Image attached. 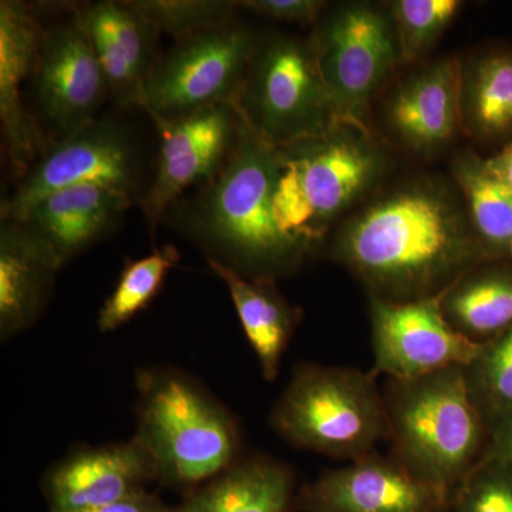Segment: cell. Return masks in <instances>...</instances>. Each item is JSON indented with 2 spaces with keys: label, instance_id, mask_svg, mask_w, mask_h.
Here are the masks:
<instances>
[{
  "label": "cell",
  "instance_id": "obj_6",
  "mask_svg": "<svg viewBox=\"0 0 512 512\" xmlns=\"http://www.w3.org/2000/svg\"><path fill=\"white\" fill-rule=\"evenodd\" d=\"M292 446L355 461L389 437L386 404L376 372L299 365L269 417Z\"/></svg>",
  "mask_w": 512,
  "mask_h": 512
},
{
  "label": "cell",
  "instance_id": "obj_31",
  "mask_svg": "<svg viewBox=\"0 0 512 512\" xmlns=\"http://www.w3.org/2000/svg\"><path fill=\"white\" fill-rule=\"evenodd\" d=\"M238 8L251 10L266 18L284 22L309 23L319 18L325 9L320 0H247L237 2Z\"/></svg>",
  "mask_w": 512,
  "mask_h": 512
},
{
  "label": "cell",
  "instance_id": "obj_24",
  "mask_svg": "<svg viewBox=\"0 0 512 512\" xmlns=\"http://www.w3.org/2000/svg\"><path fill=\"white\" fill-rule=\"evenodd\" d=\"M454 181L474 234L488 262L511 259L512 191L494 174L485 158L461 153L453 163Z\"/></svg>",
  "mask_w": 512,
  "mask_h": 512
},
{
  "label": "cell",
  "instance_id": "obj_28",
  "mask_svg": "<svg viewBox=\"0 0 512 512\" xmlns=\"http://www.w3.org/2000/svg\"><path fill=\"white\" fill-rule=\"evenodd\" d=\"M131 6L154 26L180 40L227 28L234 23L237 2L224 0H133Z\"/></svg>",
  "mask_w": 512,
  "mask_h": 512
},
{
  "label": "cell",
  "instance_id": "obj_7",
  "mask_svg": "<svg viewBox=\"0 0 512 512\" xmlns=\"http://www.w3.org/2000/svg\"><path fill=\"white\" fill-rule=\"evenodd\" d=\"M239 116L275 147L339 124L311 43L275 35L259 43L234 101Z\"/></svg>",
  "mask_w": 512,
  "mask_h": 512
},
{
  "label": "cell",
  "instance_id": "obj_5",
  "mask_svg": "<svg viewBox=\"0 0 512 512\" xmlns=\"http://www.w3.org/2000/svg\"><path fill=\"white\" fill-rule=\"evenodd\" d=\"M278 151L275 221L282 234L308 255L386 167L383 150L369 130L349 123Z\"/></svg>",
  "mask_w": 512,
  "mask_h": 512
},
{
  "label": "cell",
  "instance_id": "obj_34",
  "mask_svg": "<svg viewBox=\"0 0 512 512\" xmlns=\"http://www.w3.org/2000/svg\"><path fill=\"white\" fill-rule=\"evenodd\" d=\"M494 174L512 191V141L491 158H487Z\"/></svg>",
  "mask_w": 512,
  "mask_h": 512
},
{
  "label": "cell",
  "instance_id": "obj_17",
  "mask_svg": "<svg viewBox=\"0 0 512 512\" xmlns=\"http://www.w3.org/2000/svg\"><path fill=\"white\" fill-rule=\"evenodd\" d=\"M43 30L28 5L0 2V120L16 173L26 174L43 140L22 103V84L35 74Z\"/></svg>",
  "mask_w": 512,
  "mask_h": 512
},
{
  "label": "cell",
  "instance_id": "obj_18",
  "mask_svg": "<svg viewBox=\"0 0 512 512\" xmlns=\"http://www.w3.org/2000/svg\"><path fill=\"white\" fill-rule=\"evenodd\" d=\"M131 194L86 184L47 195L18 221L66 265L99 241L130 207Z\"/></svg>",
  "mask_w": 512,
  "mask_h": 512
},
{
  "label": "cell",
  "instance_id": "obj_1",
  "mask_svg": "<svg viewBox=\"0 0 512 512\" xmlns=\"http://www.w3.org/2000/svg\"><path fill=\"white\" fill-rule=\"evenodd\" d=\"M333 256L370 296L413 302L443 296L488 262L463 202L436 181H414L370 202L343 225Z\"/></svg>",
  "mask_w": 512,
  "mask_h": 512
},
{
  "label": "cell",
  "instance_id": "obj_27",
  "mask_svg": "<svg viewBox=\"0 0 512 512\" xmlns=\"http://www.w3.org/2000/svg\"><path fill=\"white\" fill-rule=\"evenodd\" d=\"M468 387L488 426L512 414V326L483 343L466 367Z\"/></svg>",
  "mask_w": 512,
  "mask_h": 512
},
{
  "label": "cell",
  "instance_id": "obj_33",
  "mask_svg": "<svg viewBox=\"0 0 512 512\" xmlns=\"http://www.w3.org/2000/svg\"><path fill=\"white\" fill-rule=\"evenodd\" d=\"M484 457L494 458L512 467V414L495 421L491 427L490 444Z\"/></svg>",
  "mask_w": 512,
  "mask_h": 512
},
{
  "label": "cell",
  "instance_id": "obj_3",
  "mask_svg": "<svg viewBox=\"0 0 512 512\" xmlns=\"http://www.w3.org/2000/svg\"><path fill=\"white\" fill-rule=\"evenodd\" d=\"M134 437L157 483L190 494L244 456L237 417L195 377L170 366L138 370Z\"/></svg>",
  "mask_w": 512,
  "mask_h": 512
},
{
  "label": "cell",
  "instance_id": "obj_13",
  "mask_svg": "<svg viewBox=\"0 0 512 512\" xmlns=\"http://www.w3.org/2000/svg\"><path fill=\"white\" fill-rule=\"evenodd\" d=\"M451 501L447 488L421 480L394 457L370 453L303 487L295 507L302 512H450Z\"/></svg>",
  "mask_w": 512,
  "mask_h": 512
},
{
  "label": "cell",
  "instance_id": "obj_9",
  "mask_svg": "<svg viewBox=\"0 0 512 512\" xmlns=\"http://www.w3.org/2000/svg\"><path fill=\"white\" fill-rule=\"evenodd\" d=\"M309 43L339 123L366 128L370 101L402 62L390 16L365 3L342 6L320 22Z\"/></svg>",
  "mask_w": 512,
  "mask_h": 512
},
{
  "label": "cell",
  "instance_id": "obj_29",
  "mask_svg": "<svg viewBox=\"0 0 512 512\" xmlns=\"http://www.w3.org/2000/svg\"><path fill=\"white\" fill-rule=\"evenodd\" d=\"M457 0H397L390 3L402 60H414L436 43L457 15Z\"/></svg>",
  "mask_w": 512,
  "mask_h": 512
},
{
  "label": "cell",
  "instance_id": "obj_21",
  "mask_svg": "<svg viewBox=\"0 0 512 512\" xmlns=\"http://www.w3.org/2000/svg\"><path fill=\"white\" fill-rule=\"evenodd\" d=\"M295 487V473L284 461L265 454H244L187 494L174 512H291Z\"/></svg>",
  "mask_w": 512,
  "mask_h": 512
},
{
  "label": "cell",
  "instance_id": "obj_14",
  "mask_svg": "<svg viewBox=\"0 0 512 512\" xmlns=\"http://www.w3.org/2000/svg\"><path fill=\"white\" fill-rule=\"evenodd\" d=\"M35 84L43 113L62 137L97 120L109 89L92 40L77 16L43 33Z\"/></svg>",
  "mask_w": 512,
  "mask_h": 512
},
{
  "label": "cell",
  "instance_id": "obj_25",
  "mask_svg": "<svg viewBox=\"0 0 512 512\" xmlns=\"http://www.w3.org/2000/svg\"><path fill=\"white\" fill-rule=\"evenodd\" d=\"M461 111L474 136L495 140L512 134V52L487 53L463 70Z\"/></svg>",
  "mask_w": 512,
  "mask_h": 512
},
{
  "label": "cell",
  "instance_id": "obj_2",
  "mask_svg": "<svg viewBox=\"0 0 512 512\" xmlns=\"http://www.w3.org/2000/svg\"><path fill=\"white\" fill-rule=\"evenodd\" d=\"M278 174V147L239 116L235 146L198 212V234L210 248L208 258L248 278L274 281L302 264L308 254L275 221Z\"/></svg>",
  "mask_w": 512,
  "mask_h": 512
},
{
  "label": "cell",
  "instance_id": "obj_22",
  "mask_svg": "<svg viewBox=\"0 0 512 512\" xmlns=\"http://www.w3.org/2000/svg\"><path fill=\"white\" fill-rule=\"evenodd\" d=\"M207 261L215 275L227 285L262 376L266 382H274L301 323V309L286 301L274 279L248 278L215 259L207 258Z\"/></svg>",
  "mask_w": 512,
  "mask_h": 512
},
{
  "label": "cell",
  "instance_id": "obj_19",
  "mask_svg": "<svg viewBox=\"0 0 512 512\" xmlns=\"http://www.w3.org/2000/svg\"><path fill=\"white\" fill-rule=\"evenodd\" d=\"M461 84L463 66L453 57L413 74L387 103L393 133L416 151L443 147L463 124Z\"/></svg>",
  "mask_w": 512,
  "mask_h": 512
},
{
  "label": "cell",
  "instance_id": "obj_32",
  "mask_svg": "<svg viewBox=\"0 0 512 512\" xmlns=\"http://www.w3.org/2000/svg\"><path fill=\"white\" fill-rule=\"evenodd\" d=\"M72 512H174V508L165 504L158 495L143 491L113 503Z\"/></svg>",
  "mask_w": 512,
  "mask_h": 512
},
{
  "label": "cell",
  "instance_id": "obj_15",
  "mask_svg": "<svg viewBox=\"0 0 512 512\" xmlns=\"http://www.w3.org/2000/svg\"><path fill=\"white\" fill-rule=\"evenodd\" d=\"M151 483H157L153 458L131 437L103 446L74 447L47 468L42 490L49 512H72L143 493Z\"/></svg>",
  "mask_w": 512,
  "mask_h": 512
},
{
  "label": "cell",
  "instance_id": "obj_20",
  "mask_svg": "<svg viewBox=\"0 0 512 512\" xmlns=\"http://www.w3.org/2000/svg\"><path fill=\"white\" fill-rule=\"evenodd\" d=\"M62 268L49 251L18 221L0 225V339L32 328L45 311L53 281Z\"/></svg>",
  "mask_w": 512,
  "mask_h": 512
},
{
  "label": "cell",
  "instance_id": "obj_8",
  "mask_svg": "<svg viewBox=\"0 0 512 512\" xmlns=\"http://www.w3.org/2000/svg\"><path fill=\"white\" fill-rule=\"evenodd\" d=\"M259 43L252 30L234 23L180 40L154 63L141 107L153 120H173L234 103Z\"/></svg>",
  "mask_w": 512,
  "mask_h": 512
},
{
  "label": "cell",
  "instance_id": "obj_4",
  "mask_svg": "<svg viewBox=\"0 0 512 512\" xmlns=\"http://www.w3.org/2000/svg\"><path fill=\"white\" fill-rule=\"evenodd\" d=\"M383 397L393 457L421 480L454 494L483 460L491 436L471 396L466 367L390 379Z\"/></svg>",
  "mask_w": 512,
  "mask_h": 512
},
{
  "label": "cell",
  "instance_id": "obj_23",
  "mask_svg": "<svg viewBox=\"0 0 512 512\" xmlns=\"http://www.w3.org/2000/svg\"><path fill=\"white\" fill-rule=\"evenodd\" d=\"M441 309L467 339L485 343L512 326V261L485 262L456 282Z\"/></svg>",
  "mask_w": 512,
  "mask_h": 512
},
{
  "label": "cell",
  "instance_id": "obj_16",
  "mask_svg": "<svg viewBox=\"0 0 512 512\" xmlns=\"http://www.w3.org/2000/svg\"><path fill=\"white\" fill-rule=\"evenodd\" d=\"M76 16L92 40L110 96L123 107L143 106L158 30L130 2L92 3Z\"/></svg>",
  "mask_w": 512,
  "mask_h": 512
},
{
  "label": "cell",
  "instance_id": "obj_35",
  "mask_svg": "<svg viewBox=\"0 0 512 512\" xmlns=\"http://www.w3.org/2000/svg\"><path fill=\"white\" fill-rule=\"evenodd\" d=\"M511 261H512V249H511Z\"/></svg>",
  "mask_w": 512,
  "mask_h": 512
},
{
  "label": "cell",
  "instance_id": "obj_26",
  "mask_svg": "<svg viewBox=\"0 0 512 512\" xmlns=\"http://www.w3.org/2000/svg\"><path fill=\"white\" fill-rule=\"evenodd\" d=\"M180 261V252L173 245L156 249L153 254L128 262L121 272L116 288L101 306L97 328L100 332H114L126 325L148 303L156 298L168 272Z\"/></svg>",
  "mask_w": 512,
  "mask_h": 512
},
{
  "label": "cell",
  "instance_id": "obj_10",
  "mask_svg": "<svg viewBox=\"0 0 512 512\" xmlns=\"http://www.w3.org/2000/svg\"><path fill=\"white\" fill-rule=\"evenodd\" d=\"M375 372L393 380H412L447 367H467L483 348L450 325L441 296L389 302L370 296Z\"/></svg>",
  "mask_w": 512,
  "mask_h": 512
},
{
  "label": "cell",
  "instance_id": "obj_12",
  "mask_svg": "<svg viewBox=\"0 0 512 512\" xmlns=\"http://www.w3.org/2000/svg\"><path fill=\"white\" fill-rule=\"evenodd\" d=\"M154 123L160 131V157L153 185L141 201L151 232L185 190L220 173L237 141L239 114L234 103H221Z\"/></svg>",
  "mask_w": 512,
  "mask_h": 512
},
{
  "label": "cell",
  "instance_id": "obj_30",
  "mask_svg": "<svg viewBox=\"0 0 512 512\" xmlns=\"http://www.w3.org/2000/svg\"><path fill=\"white\" fill-rule=\"evenodd\" d=\"M450 512H512V467L484 457L454 491Z\"/></svg>",
  "mask_w": 512,
  "mask_h": 512
},
{
  "label": "cell",
  "instance_id": "obj_11",
  "mask_svg": "<svg viewBox=\"0 0 512 512\" xmlns=\"http://www.w3.org/2000/svg\"><path fill=\"white\" fill-rule=\"evenodd\" d=\"M97 184L131 194L136 184L133 154L124 131L109 119L60 138L42 160L30 168L9 200L2 220L20 221L37 202L53 192Z\"/></svg>",
  "mask_w": 512,
  "mask_h": 512
}]
</instances>
